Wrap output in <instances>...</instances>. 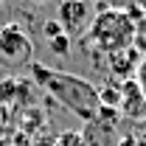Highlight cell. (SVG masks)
<instances>
[{"label": "cell", "instance_id": "cell-4", "mask_svg": "<svg viewBox=\"0 0 146 146\" xmlns=\"http://www.w3.org/2000/svg\"><path fill=\"white\" fill-rule=\"evenodd\" d=\"M56 23L62 25V31L68 36L87 34V28L93 23L87 0H62L59 3V11H56Z\"/></svg>", "mask_w": 146, "mask_h": 146}, {"label": "cell", "instance_id": "cell-10", "mask_svg": "<svg viewBox=\"0 0 146 146\" xmlns=\"http://www.w3.org/2000/svg\"><path fill=\"white\" fill-rule=\"evenodd\" d=\"M14 146H31V143H28L25 135H14Z\"/></svg>", "mask_w": 146, "mask_h": 146}, {"label": "cell", "instance_id": "cell-11", "mask_svg": "<svg viewBox=\"0 0 146 146\" xmlns=\"http://www.w3.org/2000/svg\"><path fill=\"white\" fill-rule=\"evenodd\" d=\"M31 3H45V0H31Z\"/></svg>", "mask_w": 146, "mask_h": 146}, {"label": "cell", "instance_id": "cell-9", "mask_svg": "<svg viewBox=\"0 0 146 146\" xmlns=\"http://www.w3.org/2000/svg\"><path fill=\"white\" fill-rule=\"evenodd\" d=\"M135 48H138V51L143 48L146 51V20H141V23L135 25Z\"/></svg>", "mask_w": 146, "mask_h": 146}, {"label": "cell", "instance_id": "cell-3", "mask_svg": "<svg viewBox=\"0 0 146 146\" xmlns=\"http://www.w3.org/2000/svg\"><path fill=\"white\" fill-rule=\"evenodd\" d=\"M34 65V42L25 34V28L17 23L0 25V68L20 70Z\"/></svg>", "mask_w": 146, "mask_h": 146}, {"label": "cell", "instance_id": "cell-1", "mask_svg": "<svg viewBox=\"0 0 146 146\" xmlns=\"http://www.w3.org/2000/svg\"><path fill=\"white\" fill-rule=\"evenodd\" d=\"M31 79L39 87H45L65 110H70L73 115H79L84 121H93L96 112H101L98 87L90 84L87 79L76 76V73H65V70H56V68H48L42 62H34Z\"/></svg>", "mask_w": 146, "mask_h": 146}, {"label": "cell", "instance_id": "cell-8", "mask_svg": "<svg viewBox=\"0 0 146 146\" xmlns=\"http://www.w3.org/2000/svg\"><path fill=\"white\" fill-rule=\"evenodd\" d=\"M135 82H138L141 93L146 96V54L141 56V62H138V70H135Z\"/></svg>", "mask_w": 146, "mask_h": 146}, {"label": "cell", "instance_id": "cell-12", "mask_svg": "<svg viewBox=\"0 0 146 146\" xmlns=\"http://www.w3.org/2000/svg\"><path fill=\"white\" fill-rule=\"evenodd\" d=\"M54 146H59V143H54Z\"/></svg>", "mask_w": 146, "mask_h": 146}, {"label": "cell", "instance_id": "cell-5", "mask_svg": "<svg viewBox=\"0 0 146 146\" xmlns=\"http://www.w3.org/2000/svg\"><path fill=\"white\" fill-rule=\"evenodd\" d=\"M118 110L124 115H143L146 112V96L141 93L135 79L121 82V104H118Z\"/></svg>", "mask_w": 146, "mask_h": 146}, {"label": "cell", "instance_id": "cell-7", "mask_svg": "<svg viewBox=\"0 0 146 146\" xmlns=\"http://www.w3.org/2000/svg\"><path fill=\"white\" fill-rule=\"evenodd\" d=\"M48 48H51L54 54H68V51H70V36L59 34V36H54V39H48Z\"/></svg>", "mask_w": 146, "mask_h": 146}, {"label": "cell", "instance_id": "cell-6", "mask_svg": "<svg viewBox=\"0 0 146 146\" xmlns=\"http://www.w3.org/2000/svg\"><path fill=\"white\" fill-rule=\"evenodd\" d=\"M110 62V70H112V76L115 79H124L127 82V76L132 70H138V62H141V51L132 45V48H127V51H118V54L107 56Z\"/></svg>", "mask_w": 146, "mask_h": 146}, {"label": "cell", "instance_id": "cell-2", "mask_svg": "<svg viewBox=\"0 0 146 146\" xmlns=\"http://www.w3.org/2000/svg\"><path fill=\"white\" fill-rule=\"evenodd\" d=\"M135 20L129 17L124 9H104L93 17L90 28H87V39L101 51V54H118L135 45Z\"/></svg>", "mask_w": 146, "mask_h": 146}]
</instances>
